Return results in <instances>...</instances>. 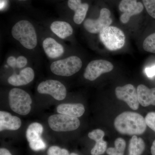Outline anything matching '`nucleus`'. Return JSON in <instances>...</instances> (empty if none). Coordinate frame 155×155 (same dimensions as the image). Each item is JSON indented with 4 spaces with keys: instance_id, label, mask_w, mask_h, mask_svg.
<instances>
[{
    "instance_id": "nucleus-1",
    "label": "nucleus",
    "mask_w": 155,
    "mask_h": 155,
    "mask_svg": "<svg viewBox=\"0 0 155 155\" xmlns=\"http://www.w3.org/2000/svg\"><path fill=\"white\" fill-rule=\"evenodd\" d=\"M114 125L119 133L132 136L142 134L147 126L143 116L138 113L128 111L123 112L117 116Z\"/></svg>"
},
{
    "instance_id": "nucleus-2",
    "label": "nucleus",
    "mask_w": 155,
    "mask_h": 155,
    "mask_svg": "<svg viewBox=\"0 0 155 155\" xmlns=\"http://www.w3.org/2000/svg\"><path fill=\"white\" fill-rule=\"evenodd\" d=\"M12 36L24 48L33 49L37 45V36L32 24L27 20H21L12 28Z\"/></svg>"
},
{
    "instance_id": "nucleus-3",
    "label": "nucleus",
    "mask_w": 155,
    "mask_h": 155,
    "mask_svg": "<svg viewBox=\"0 0 155 155\" xmlns=\"http://www.w3.org/2000/svg\"><path fill=\"white\" fill-rule=\"evenodd\" d=\"M8 101L10 107L15 113L22 116L30 113L32 100L25 91L18 88L12 89L9 93Z\"/></svg>"
},
{
    "instance_id": "nucleus-4",
    "label": "nucleus",
    "mask_w": 155,
    "mask_h": 155,
    "mask_svg": "<svg viewBox=\"0 0 155 155\" xmlns=\"http://www.w3.org/2000/svg\"><path fill=\"white\" fill-rule=\"evenodd\" d=\"M100 38L106 48L111 51L120 49L124 47L125 37L120 28L109 26L100 32Z\"/></svg>"
},
{
    "instance_id": "nucleus-5",
    "label": "nucleus",
    "mask_w": 155,
    "mask_h": 155,
    "mask_svg": "<svg viewBox=\"0 0 155 155\" xmlns=\"http://www.w3.org/2000/svg\"><path fill=\"white\" fill-rule=\"evenodd\" d=\"M82 65V61L80 58L72 56L53 62L50 68L55 75L68 77L78 72Z\"/></svg>"
},
{
    "instance_id": "nucleus-6",
    "label": "nucleus",
    "mask_w": 155,
    "mask_h": 155,
    "mask_svg": "<svg viewBox=\"0 0 155 155\" xmlns=\"http://www.w3.org/2000/svg\"><path fill=\"white\" fill-rule=\"evenodd\" d=\"M48 123L50 128L58 132H66L76 130L80 125L77 117L64 114H55L49 117Z\"/></svg>"
},
{
    "instance_id": "nucleus-7",
    "label": "nucleus",
    "mask_w": 155,
    "mask_h": 155,
    "mask_svg": "<svg viewBox=\"0 0 155 155\" xmlns=\"http://www.w3.org/2000/svg\"><path fill=\"white\" fill-rule=\"evenodd\" d=\"M111 12L108 9H102L100 16L97 19H87L84 22V26L88 32L99 34L104 29L110 26L113 22L110 18Z\"/></svg>"
},
{
    "instance_id": "nucleus-8",
    "label": "nucleus",
    "mask_w": 155,
    "mask_h": 155,
    "mask_svg": "<svg viewBox=\"0 0 155 155\" xmlns=\"http://www.w3.org/2000/svg\"><path fill=\"white\" fill-rule=\"evenodd\" d=\"M39 93L49 94L58 101H62L67 96V89L60 81L48 80L40 83L37 87Z\"/></svg>"
},
{
    "instance_id": "nucleus-9",
    "label": "nucleus",
    "mask_w": 155,
    "mask_h": 155,
    "mask_svg": "<svg viewBox=\"0 0 155 155\" xmlns=\"http://www.w3.org/2000/svg\"><path fill=\"white\" fill-rule=\"evenodd\" d=\"M114 65L106 60H98L92 61L87 67L84 77L85 79L93 81L104 73L111 72Z\"/></svg>"
},
{
    "instance_id": "nucleus-10",
    "label": "nucleus",
    "mask_w": 155,
    "mask_h": 155,
    "mask_svg": "<svg viewBox=\"0 0 155 155\" xmlns=\"http://www.w3.org/2000/svg\"><path fill=\"white\" fill-rule=\"evenodd\" d=\"M115 94L118 99L124 101L132 110H137L139 106L137 90L134 85L127 84L123 87H117Z\"/></svg>"
},
{
    "instance_id": "nucleus-11",
    "label": "nucleus",
    "mask_w": 155,
    "mask_h": 155,
    "mask_svg": "<svg viewBox=\"0 0 155 155\" xmlns=\"http://www.w3.org/2000/svg\"><path fill=\"white\" fill-rule=\"evenodd\" d=\"M119 11L122 13L120 21L125 24L128 22L130 17L141 13L143 9L142 3L137 0H122L119 6Z\"/></svg>"
},
{
    "instance_id": "nucleus-12",
    "label": "nucleus",
    "mask_w": 155,
    "mask_h": 155,
    "mask_svg": "<svg viewBox=\"0 0 155 155\" xmlns=\"http://www.w3.org/2000/svg\"><path fill=\"white\" fill-rule=\"evenodd\" d=\"M35 73L32 68L27 67L20 71L19 74H14L8 79L9 84L14 86L26 85L33 81Z\"/></svg>"
},
{
    "instance_id": "nucleus-13",
    "label": "nucleus",
    "mask_w": 155,
    "mask_h": 155,
    "mask_svg": "<svg viewBox=\"0 0 155 155\" xmlns=\"http://www.w3.org/2000/svg\"><path fill=\"white\" fill-rule=\"evenodd\" d=\"M22 125L21 119L16 116H12L6 111L0 112V131L18 130Z\"/></svg>"
},
{
    "instance_id": "nucleus-14",
    "label": "nucleus",
    "mask_w": 155,
    "mask_h": 155,
    "mask_svg": "<svg viewBox=\"0 0 155 155\" xmlns=\"http://www.w3.org/2000/svg\"><path fill=\"white\" fill-rule=\"evenodd\" d=\"M104 135V132L99 129H95L88 133V137L96 142L91 152V155H101L105 152L107 143L103 140Z\"/></svg>"
},
{
    "instance_id": "nucleus-15",
    "label": "nucleus",
    "mask_w": 155,
    "mask_h": 155,
    "mask_svg": "<svg viewBox=\"0 0 155 155\" xmlns=\"http://www.w3.org/2000/svg\"><path fill=\"white\" fill-rule=\"evenodd\" d=\"M137 90L139 103L142 106H155V87L149 88L143 84H140Z\"/></svg>"
},
{
    "instance_id": "nucleus-16",
    "label": "nucleus",
    "mask_w": 155,
    "mask_h": 155,
    "mask_svg": "<svg viewBox=\"0 0 155 155\" xmlns=\"http://www.w3.org/2000/svg\"><path fill=\"white\" fill-rule=\"evenodd\" d=\"M68 5L69 8L75 11L73 17L74 22L76 24H81L85 19L88 11V4L81 3V0H69Z\"/></svg>"
},
{
    "instance_id": "nucleus-17",
    "label": "nucleus",
    "mask_w": 155,
    "mask_h": 155,
    "mask_svg": "<svg viewBox=\"0 0 155 155\" xmlns=\"http://www.w3.org/2000/svg\"><path fill=\"white\" fill-rule=\"evenodd\" d=\"M43 48L47 55L51 58H59L64 54V47L54 39L47 38L43 42Z\"/></svg>"
},
{
    "instance_id": "nucleus-18",
    "label": "nucleus",
    "mask_w": 155,
    "mask_h": 155,
    "mask_svg": "<svg viewBox=\"0 0 155 155\" xmlns=\"http://www.w3.org/2000/svg\"><path fill=\"white\" fill-rule=\"evenodd\" d=\"M58 113L72 117H79L85 112V108L82 104H63L59 105L57 108Z\"/></svg>"
},
{
    "instance_id": "nucleus-19",
    "label": "nucleus",
    "mask_w": 155,
    "mask_h": 155,
    "mask_svg": "<svg viewBox=\"0 0 155 155\" xmlns=\"http://www.w3.org/2000/svg\"><path fill=\"white\" fill-rule=\"evenodd\" d=\"M50 28L55 34L62 39L67 38L73 33L72 26L64 21H54L51 24Z\"/></svg>"
},
{
    "instance_id": "nucleus-20",
    "label": "nucleus",
    "mask_w": 155,
    "mask_h": 155,
    "mask_svg": "<svg viewBox=\"0 0 155 155\" xmlns=\"http://www.w3.org/2000/svg\"><path fill=\"white\" fill-rule=\"evenodd\" d=\"M145 148V144L141 137L134 135L129 142L128 155H141Z\"/></svg>"
},
{
    "instance_id": "nucleus-21",
    "label": "nucleus",
    "mask_w": 155,
    "mask_h": 155,
    "mask_svg": "<svg viewBox=\"0 0 155 155\" xmlns=\"http://www.w3.org/2000/svg\"><path fill=\"white\" fill-rule=\"evenodd\" d=\"M43 132V127L38 122H34L28 126L26 131V137L28 142L41 138Z\"/></svg>"
},
{
    "instance_id": "nucleus-22",
    "label": "nucleus",
    "mask_w": 155,
    "mask_h": 155,
    "mask_svg": "<svg viewBox=\"0 0 155 155\" xmlns=\"http://www.w3.org/2000/svg\"><path fill=\"white\" fill-rule=\"evenodd\" d=\"M114 144L115 147H110L107 150V154L108 155H124L126 147L125 140L122 138H118Z\"/></svg>"
},
{
    "instance_id": "nucleus-23",
    "label": "nucleus",
    "mask_w": 155,
    "mask_h": 155,
    "mask_svg": "<svg viewBox=\"0 0 155 155\" xmlns=\"http://www.w3.org/2000/svg\"><path fill=\"white\" fill-rule=\"evenodd\" d=\"M143 47L148 52L155 54V32L147 37L143 41Z\"/></svg>"
},
{
    "instance_id": "nucleus-24",
    "label": "nucleus",
    "mask_w": 155,
    "mask_h": 155,
    "mask_svg": "<svg viewBox=\"0 0 155 155\" xmlns=\"http://www.w3.org/2000/svg\"><path fill=\"white\" fill-rule=\"evenodd\" d=\"M147 12L155 19V0H143Z\"/></svg>"
},
{
    "instance_id": "nucleus-25",
    "label": "nucleus",
    "mask_w": 155,
    "mask_h": 155,
    "mask_svg": "<svg viewBox=\"0 0 155 155\" xmlns=\"http://www.w3.org/2000/svg\"><path fill=\"white\" fill-rule=\"evenodd\" d=\"M47 153L48 155H69L67 150L56 146L50 147L48 150Z\"/></svg>"
},
{
    "instance_id": "nucleus-26",
    "label": "nucleus",
    "mask_w": 155,
    "mask_h": 155,
    "mask_svg": "<svg viewBox=\"0 0 155 155\" xmlns=\"http://www.w3.org/2000/svg\"><path fill=\"white\" fill-rule=\"evenodd\" d=\"M31 148L34 151H39L44 150L46 147L45 143L41 138L29 143Z\"/></svg>"
},
{
    "instance_id": "nucleus-27",
    "label": "nucleus",
    "mask_w": 155,
    "mask_h": 155,
    "mask_svg": "<svg viewBox=\"0 0 155 155\" xmlns=\"http://www.w3.org/2000/svg\"><path fill=\"white\" fill-rule=\"evenodd\" d=\"M145 119L147 125L155 132V112L148 113Z\"/></svg>"
},
{
    "instance_id": "nucleus-28",
    "label": "nucleus",
    "mask_w": 155,
    "mask_h": 155,
    "mask_svg": "<svg viewBox=\"0 0 155 155\" xmlns=\"http://www.w3.org/2000/svg\"><path fill=\"white\" fill-rule=\"evenodd\" d=\"M27 64V59L24 56H19L17 59V68H22L25 67Z\"/></svg>"
},
{
    "instance_id": "nucleus-29",
    "label": "nucleus",
    "mask_w": 155,
    "mask_h": 155,
    "mask_svg": "<svg viewBox=\"0 0 155 155\" xmlns=\"http://www.w3.org/2000/svg\"><path fill=\"white\" fill-rule=\"evenodd\" d=\"M145 72L148 77L153 78L155 76V65L150 67H147L145 69Z\"/></svg>"
},
{
    "instance_id": "nucleus-30",
    "label": "nucleus",
    "mask_w": 155,
    "mask_h": 155,
    "mask_svg": "<svg viewBox=\"0 0 155 155\" xmlns=\"http://www.w3.org/2000/svg\"><path fill=\"white\" fill-rule=\"evenodd\" d=\"M7 63L11 67H15L17 65V59L13 56L9 57L7 60Z\"/></svg>"
},
{
    "instance_id": "nucleus-31",
    "label": "nucleus",
    "mask_w": 155,
    "mask_h": 155,
    "mask_svg": "<svg viewBox=\"0 0 155 155\" xmlns=\"http://www.w3.org/2000/svg\"><path fill=\"white\" fill-rule=\"evenodd\" d=\"M0 155H12L8 150L6 148H1Z\"/></svg>"
},
{
    "instance_id": "nucleus-32",
    "label": "nucleus",
    "mask_w": 155,
    "mask_h": 155,
    "mask_svg": "<svg viewBox=\"0 0 155 155\" xmlns=\"http://www.w3.org/2000/svg\"><path fill=\"white\" fill-rule=\"evenodd\" d=\"M151 153L152 155H155V140L153 142L152 145L151 147Z\"/></svg>"
},
{
    "instance_id": "nucleus-33",
    "label": "nucleus",
    "mask_w": 155,
    "mask_h": 155,
    "mask_svg": "<svg viewBox=\"0 0 155 155\" xmlns=\"http://www.w3.org/2000/svg\"><path fill=\"white\" fill-rule=\"evenodd\" d=\"M5 1H2V0H1V10H2V9H3V8L5 7Z\"/></svg>"
},
{
    "instance_id": "nucleus-34",
    "label": "nucleus",
    "mask_w": 155,
    "mask_h": 155,
    "mask_svg": "<svg viewBox=\"0 0 155 155\" xmlns=\"http://www.w3.org/2000/svg\"><path fill=\"white\" fill-rule=\"evenodd\" d=\"M70 155H78L77 154L75 153H72Z\"/></svg>"
},
{
    "instance_id": "nucleus-35",
    "label": "nucleus",
    "mask_w": 155,
    "mask_h": 155,
    "mask_svg": "<svg viewBox=\"0 0 155 155\" xmlns=\"http://www.w3.org/2000/svg\"><path fill=\"white\" fill-rule=\"evenodd\" d=\"M18 1H26V0H18Z\"/></svg>"
}]
</instances>
